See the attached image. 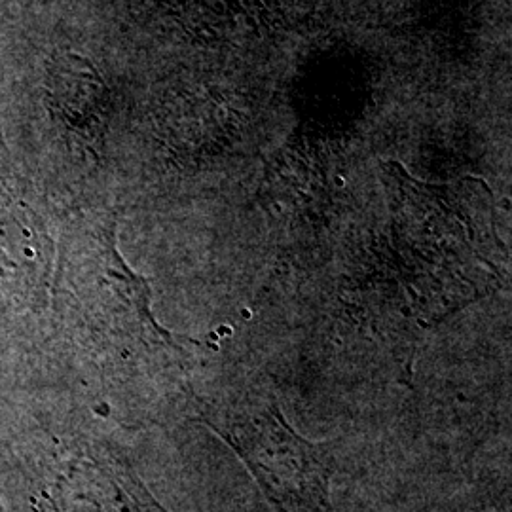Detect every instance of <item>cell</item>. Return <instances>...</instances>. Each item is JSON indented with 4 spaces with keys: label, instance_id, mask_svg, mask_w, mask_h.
<instances>
[{
    "label": "cell",
    "instance_id": "2",
    "mask_svg": "<svg viewBox=\"0 0 512 512\" xmlns=\"http://www.w3.org/2000/svg\"><path fill=\"white\" fill-rule=\"evenodd\" d=\"M202 421L247 465L275 512H334L332 448L300 437L275 401L205 406Z\"/></svg>",
    "mask_w": 512,
    "mask_h": 512
},
{
    "label": "cell",
    "instance_id": "1",
    "mask_svg": "<svg viewBox=\"0 0 512 512\" xmlns=\"http://www.w3.org/2000/svg\"><path fill=\"white\" fill-rule=\"evenodd\" d=\"M59 275L67 287L69 315L88 348L128 366L186 370L192 353L154 319L148 283L118 255L112 226L73 230Z\"/></svg>",
    "mask_w": 512,
    "mask_h": 512
},
{
    "label": "cell",
    "instance_id": "3",
    "mask_svg": "<svg viewBox=\"0 0 512 512\" xmlns=\"http://www.w3.org/2000/svg\"><path fill=\"white\" fill-rule=\"evenodd\" d=\"M52 270L48 222L0 145V313L40 306Z\"/></svg>",
    "mask_w": 512,
    "mask_h": 512
}]
</instances>
